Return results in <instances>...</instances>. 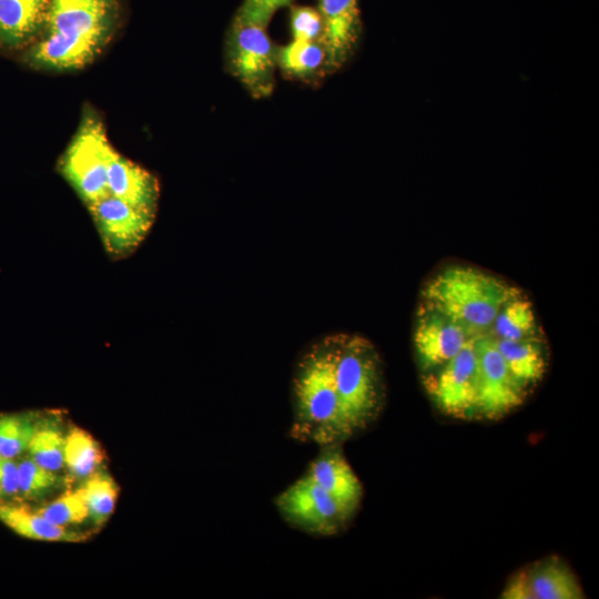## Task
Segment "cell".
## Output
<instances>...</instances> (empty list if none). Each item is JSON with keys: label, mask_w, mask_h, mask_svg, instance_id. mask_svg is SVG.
Listing matches in <instances>:
<instances>
[{"label": "cell", "mask_w": 599, "mask_h": 599, "mask_svg": "<svg viewBox=\"0 0 599 599\" xmlns=\"http://www.w3.org/2000/svg\"><path fill=\"white\" fill-rule=\"evenodd\" d=\"M291 29L296 41H319L323 31L319 11L311 7H293Z\"/></svg>", "instance_id": "26"}, {"label": "cell", "mask_w": 599, "mask_h": 599, "mask_svg": "<svg viewBox=\"0 0 599 599\" xmlns=\"http://www.w3.org/2000/svg\"><path fill=\"white\" fill-rule=\"evenodd\" d=\"M323 31L319 42L331 65L341 64L352 51L359 33L357 0H321Z\"/></svg>", "instance_id": "14"}, {"label": "cell", "mask_w": 599, "mask_h": 599, "mask_svg": "<svg viewBox=\"0 0 599 599\" xmlns=\"http://www.w3.org/2000/svg\"><path fill=\"white\" fill-rule=\"evenodd\" d=\"M108 190L132 206L156 213L160 197L158 177L114 148L108 161Z\"/></svg>", "instance_id": "13"}, {"label": "cell", "mask_w": 599, "mask_h": 599, "mask_svg": "<svg viewBox=\"0 0 599 599\" xmlns=\"http://www.w3.org/2000/svg\"><path fill=\"white\" fill-rule=\"evenodd\" d=\"M102 120L83 112L57 169L85 206L109 195L108 161L112 149Z\"/></svg>", "instance_id": "4"}, {"label": "cell", "mask_w": 599, "mask_h": 599, "mask_svg": "<svg viewBox=\"0 0 599 599\" xmlns=\"http://www.w3.org/2000/svg\"><path fill=\"white\" fill-rule=\"evenodd\" d=\"M30 457L18 463L19 495L28 499L42 497L53 489L59 478Z\"/></svg>", "instance_id": "25"}, {"label": "cell", "mask_w": 599, "mask_h": 599, "mask_svg": "<svg viewBox=\"0 0 599 599\" xmlns=\"http://www.w3.org/2000/svg\"><path fill=\"white\" fill-rule=\"evenodd\" d=\"M500 598L582 599L585 592L567 564L550 556L517 571L507 581Z\"/></svg>", "instance_id": "10"}, {"label": "cell", "mask_w": 599, "mask_h": 599, "mask_svg": "<svg viewBox=\"0 0 599 599\" xmlns=\"http://www.w3.org/2000/svg\"><path fill=\"white\" fill-rule=\"evenodd\" d=\"M487 336L507 341L541 337L531 302L521 293L508 301L496 315Z\"/></svg>", "instance_id": "18"}, {"label": "cell", "mask_w": 599, "mask_h": 599, "mask_svg": "<svg viewBox=\"0 0 599 599\" xmlns=\"http://www.w3.org/2000/svg\"><path fill=\"white\" fill-rule=\"evenodd\" d=\"M50 0H0V47L29 44L43 30Z\"/></svg>", "instance_id": "15"}, {"label": "cell", "mask_w": 599, "mask_h": 599, "mask_svg": "<svg viewBox=\"0 0 599 599\" xmlns=\"http://www.w3.org/2000/svg\"><path fill=\"white\" fill-rule=\"evenodd\" d=\"M493 341L509 372L524 388L528 390L542 379L548 358L541 337L521 341L493 338Z\"/></svg>", "instance_id": "16"}, {"label": "cell", "mask_w": 599, "mask_h": 599, "mask_svg": "<svg viewBox=\"0 0 599 599\" xmlns=\"http://www.w3.org/2000/svg\"><path fill=\"white\" fill-rule=\"evenodd\" d=\"M326 61V52L319 41H296L277 50V64L288 74L307 77L315 73Z\"/></svg>", "instance_id": "20"}, {"label": "cell", "mask_w": 599, "mask_h": 599, "mask_svg": "<svg viewBox=\"0 0 599 599\" xmlns=\"http://www.w3.org/2000/svg\"><path fill=\"white\" fill-rule=\"evenodd\" d=\"M477 337L436 372L426 376V387L436 407L454 418L475 417L478 385Z\"/></svg>", "instance_id": "6"}, {"label": "cell", "mask_w": 599, "mask_h": 599, "mask_svg": "<svg viewBox=\"0 0 599 599\" xmlns=\"http://www.w3.org/2000/svg\"><path fill=\"white\" fill-rule=\"evenodd\" d=\"M49 422L38 423L37 429L28 445L27 451L32 460L52 470H60L63 465L64 436L57 426Z\"/></svg>", "instance_id": "21"}, {"label": "cell", "mask_w": 599, "mask_h": 599, "mask_svg": "<svg viewBox=\"0 0 599 599\" xmlns=\"http://www.w3.org/2000/svg\"><path fill=\"white\" fill-rule=\"evenodd\" d=\"M274 504L290 526L319 537L342 532L356 512L304 475L278 494Z\"/></svg>", "instance_id": "5"}, {"label": "cell", "mask_w": 599, "mask_h": 599, "mask_svg": "<svg viewBox=\"0 0 599 599\" xmlns=\"http://www.w3.org/2000/svg\"><path fill=\"white\" fill-rule=\"evenodd\" d=\"M118 12L116 0H50L43 32L24 60L54 72L89 65L111 40Z\"/></svg>", "instance_id": "2"}, {"label": "cell", "mask_w": 599, "mask_h": 599, "mask_svg": "<svg viewBox=\"0 0 599 599\" xmlns=\"http://www.w3.org/2000/svg\"><path fill=\"white\" fill-rule=\"evenodd\" d=\"M100 459L98 444L84 430L73 428L64 436L63 461L75 477H90Z\"/></svg>", "instance_id": "19"}, {"label": "cell", "mask_w": 599, "mask_h": 599, "mask_svg": "<svg viewBox=\"0 0 599 599\" xmlns=\"http://www.w3.org/2000/svg\"><path fill=\"white\" fill-rule=\"evenodd\" d=\"M476 344L478 385L475 417L498 419L524 403L527 389L511 375L490 336H478Z\"/></svg>", "instance_id": "9"}, {"label": "cell", "mask_w": 599, "mask_h": 599, "mask_svg": "<svg viewBox=\"0 0 599 599\" xmlns=\"http://www.w3.org/2000/svg\"><path fill=\"white\" fill-rule=\"evenodd\" d=\"M38 423L31 415H0V455L16 458L27 450Z\"/></svg>", "instance_id": "22"}, {"label": "cell", "mask_w": 599, "mask_h": 599, "mask_svg": "<svg viewBox=\"0 0 599 599\" xmlns=\"http://www.w3.org/2000/svg\"><path fill=\"white\" fill-rule=\"evenodd\" d=\"M227 53L232 72L253 93L271 92L277 51L263 27L237 16L231 30Z\"/></svg>", "instance_id": "8"}, {"label": "cell", "mask_w": 599, "mask_h": 599, "mask_svg": "<svg viewBox=\"0 0 599 599\" xmlns=\"http://www.w3.org/2000/svg\"><path fill=\"white\" fill-rule=\"evenodd\" d=\"M520 293L493 274L454 265L425 284L422 305L453 319L474 336H483L487 335L500 308Z\"/></svg>", "instance_id": "3"}, {"label": "cell", "mask_w": 599, "mask_h": 599, "mask_svg": "<svg viewBox=\"0 0 599 599\" xmlns=\"http://www.w3.org/2000/svg\"><path fill=\"white\" fill-rule=\"evenodd\" d=\"M19 495L18 463L14 458L0 455V501Z\"/></svg>", "instance_id": "28"}, {"label": "cell", "mask_w": 599, "mask_h": 599, "mask_svg": "<svg viewBox=\"0 0 599 599\" xmlns=\"http://www.w3.org/2000/svg\"><path fill=\"white\" fill-rule=\"evenodd\" d=\"M0 520L14 532L31 539L79 542L85 534L49 522L37 511L0 501Z\"/></svg>", "instance_id": "17"}, {"label": "cell", "mask_w": 599, "mask_h": 599, "mask_svg": "<svg viewBox=\"0 0 599 599\" xmlns=\"http://www.w3.org/2000/svg\"><path fill=\"white\" fill-rule=\"evenodd\" d=\"M304 476L337 500L357 510L363 498V485L348 464L342 444L319 446Z\"/></svg>", "instance_id": "12"}, {"label": "cell", "mask_w": 599, "mask_h": 599, "mask_svg": "<svg viewBox=\"0 0 599 599\" xmlns=\"http://www.w3.org/2000/svg\"><path fill=\"white\" fill-rule=\"evenodd\" d=\"M292 0H245L238 17L261 27H265L273 13Z\"/></svg>", "instance_id": "27"}, {"label": "cell", "mask_w": 599, "mask_h": 599, "mask_svg": "<svg viewBox=\"0 0 599 599\" xmlns=\"http://www.w3.org/2000/svg\"><path fill=\"white\" fill-rule=\"evenodd\" d=\"M106 255L123 260L132 255L150 233L156 213L138 209L109 194L87 206Z\"/></svg>", "instance_id": "7"}, {"label": "cell", "mask_w": 599, "mask_h": 599, "mask_svg": "<svg viewBox=\"0 0 599 599\" xmlns=\"http://www.w3.org/2000/svg\"><path fill=\"white\" fill-rule=\"evenodd\" d=\"M80 490L88 505L90 517L97 525H103L115 504L116 487L113 481L108 477L95 475L87 479Z\"/></svg>", "instance_id": "23"}, {"label": "cell", "mask_w": 599, "mask_h": 599, "mask_svg": "<svg viewBox=\"0 0 599 599\" xmlns=\"http://www.w3.org/2000/svg\"><path fill=\"white\" fill-rule=\"evenodd\" d=\"M385 400L383 363L375 346L356 334L324 335L295 363L290 435L318 446L343 444L379 417Z\"/></svg>", "instance_id": "1"}, {"label": "cell", "mask_w": 599, "mask_h": 599, "mask_svg": "<svg viewBox=\"0 0 599 599\" xmlns=\"http://www.w3.org/2000/svg\"><path fill=\"white\" fill-rule=\"evenodd\" d=\"M474 337L466 328L445 315L420 306L413 334L418 365L432 374L458 354Z\"/></svg>", "instance_id": "11"}, {"label": "cell", "mask_w": 599, "mask_h": 599, "mask_svg": "<svg viewBox=\"0 0 599 599\" xmlns=\"http://www.w3.org/2000/svg\"><path fill=\"white\" fill-rule=\"evenodd\" d=\"M51 524L65 527L70 524H79L90 517L88 505L79 489L67 491L59 498L37 510Z\"/></svg>", "instance_id": "24"}]
</instances>
